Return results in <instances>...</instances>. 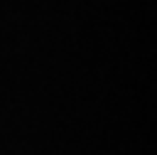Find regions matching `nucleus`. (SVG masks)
Returning <instances> with one entry per match:
<instances>
[]
</instances>
